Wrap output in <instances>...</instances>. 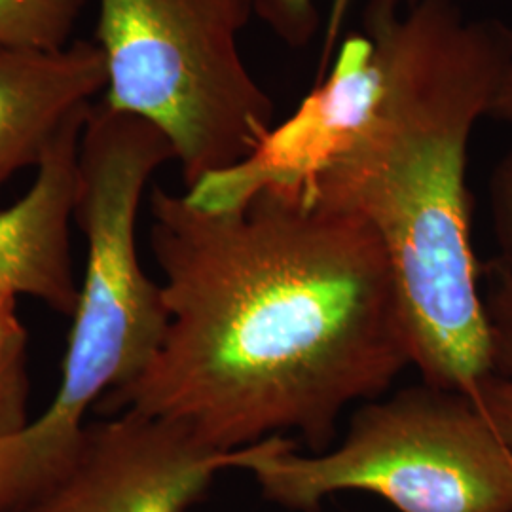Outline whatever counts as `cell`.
I'll use <instances>...</instances> for the list:
<instances>
[{
    "instance_id": "9",
    "label": "cell",
    "mask_w": 512,
    "mask_h": 512,
    "mask_svg": "<svg viewBox=\"0 0 512 512\" xmlns=\"http://www.w3.org/2000/svg\"><path fill=\"white\" fill-rule=\"evenodd\" d=\"M105 88L95 42L76 40L59 52L0 46V190L19 171L37 169L59 129Z\"/></svg>"
},
{
    "instance_id": "3",
    "label": "cell",
    "mask_w": 512,
    "mask_h": 512,
    "mask_svg": "<svg viewBox=\"0 0 512 512\" xmlns=\"http://www.w3.org/2000/svg\"><path fill=\"white\" fill-rule=\"evenodd\" d=\"M173 160L156 126L93 105L80 139L74 205L86 241L84 272L54 399L14 442L21 507L67 465L88 412L133 384L162 344L164 294L141 264L137 217L152 175Z\"/></svg>"
},
{
    "instance_id": "2",
    "label": "cell",
    "mask_w": 512,
    "mask_h": 512,
    "mask_svg": "<svg viewBox=\"0 0 512 512\" xmlns=\"http://www.w3.org/2000/svg\"><path fill=\"white\" fill-rule=\"evenodd\" d=\"M380 67L372 114L308 184L376 232L421 380L475 399L490 321L471 243L467 145L512 63V29L456 0H368Z\"/></svg>"
},
{
    "instance_id": "11",
    "label": "cell",
    "mask_w": 512,
    "mask_h": 512,
    "mask_svg": "<svg viewBox=\"0 0 512 512\" xmlns=\"http://www.w3.org/2000/svg\"><path fill=\"white\" fill-rule=\"evenodd\" d=\"M88 0H0V46L59 52L71 46Z\"/></svg>"
},
{
    "instance_id": "1",
    "label": "cell",
    "mask_w": 512,
    "mask_h": 512,
    "mask_svg": "<svg viewBox=\"0 0 512 512\" xmlns=\"http://www.w3.org/2000/svg\"><path fill=\"white\" fill-rule=\"evenodd\" d=\"M150 219L164 338L95 410L169 421L222 454L285 433L319 454L351 404L412 366L376 232L308 186H264L222 211L154 186Z\"/></svg>"
},
{
    "instance_id": "4",
    "label": "cell",
    "mask_w": 512,
    "mask_h": 512,
    "mask_svg": "<svg viewBox=\"0 0 512 512\" xmlns=\"http://www.w3.org/2000/svg\"><path fill=\"white\" fill-rule=\"evenodd\" d=\"M220 469L249 473L289 511L365 492L399 512H512L511 446L471 397L423 380L361 404L332 450L300 454L268 437L222 454Z\"/></svg>"
},
{
    "instance_id": "15",
    "label": "cell",
    "mask_w": 512,
    "mask_h": 512,
    "mask_svg": "<svg viewBox=\"0 0 512 512\" xmlns=\"http://www.w3.org/2000/svg\"><path fill=\"white\" fill-rule=\"evenodd\" d=\"M490 203L495 238L501 251L497 260L512 274V147L495 167L490 181Z\"/></svg>"
},
{
    "instance_id": "5",
    "label": "cell",
    "mask_w": 512,
    "mask_h": 512,
    "mask_svg": "<svg viewBox=\"0 0 512 512\" xmlns=\"http://www.w3.org/2000/svg\"><path fill=\"white\" fill-rule=\"evenodd\" d=\"M255 0H99L105 105L175 150L184 186L243 162L274 128V101L239 54Z\"/></svg>"
},
{
    "instance_id": "14",
    "label": "cell",
    "mask_w": 512,
    "mask_h": 512,
    "mask_svg": "<svg viewBox=\"0 0 512 512\" xmlns=\"http://www.w3.org/2000/svg\"><path fill=\"white\" fill-rule=\"evenodd\" d=\"M18 294L0 287V380L27 368V330L21 323Z\"/></svg>"
},
{
    "instance_id": "7",
    "label": "cell",
    "mask_w": 512,
    "mask_h": 512,
    "mask_svg": "<svg viewBox=\"0 0 512 512\" xmlns=\"http://www.w3.org/2000/svg\"><path fill=\"white\" fill-rule=\"evenodd\" d=\"M380 92V67L366 35L346 38L325 84L275 126L243 162L211 173L184 192L207 211L232 209L264 186H308L372 114Z\"/></svg>"
},
{
    "instance_id": "13",
    "label": "cell",
    "mask_w": 512,
    "mask_h": 512,
    "mask_svg": "<svg viewBox=\"0 0 512 512\" xmlns=\"http://www.w3.org/2000/svg\"><path fill=\"white\" fill-rule=\"evenodd\" d=\"M255 14L291 48H304L319 29L315 0H255Z\"/></svg>"
},
{
    "instance_id": "16",
    "label": "cell",
    "mask_w": 512,
    "mask_h": 512,
    "mask_svg": "<svg viewBox=\"0 0 512 512\" xmlns=\"http://www.w3.org/2000/svg\"><path fill=\"white\" fill-rule=\"evenodd\" d=\"M488 116L512 126V63L509 65L505 76H503L497 92H495L492 107L488 110Z\"/></svg>"
},
{
    "instance_id": "12",
    "label": "cell",
    "mask_w": 512,
    "mask_h": 512,
    "mask_svg": "<svg viewBox=\"0 0 512 512\" xmlns=\"http://www.w3.org/2000/svg\"><path fill=\"white\" fill-rule=\"evenodd\" d=\"M27 397V368L0 380V512H16L21 507L14 471V442L31 420Z\"/></svg>"
},
{
    "instance_id": "6",
    "label": "cell",
    "mask_w": 512,
    "mask_h": 512,
    "mask_svg": "<svg viewBox=\"0 0 512 512\" xmlns=\"http://www.w3.org/2000/svg\"><path fill=\"white\" fill-rule=\"evenodd\" d=\"M222 452L137 412L88 421L67 465L16 512H190Z\"/></svg>"
},
{
    "instance_id": "8",
    "label": "cell",
    "mask_w": 512,
    "mask_h": 512,
    "mask_svg": "<svg viewBox=\"0 0 512 512\" xmlns=\"http://www.w3.org/2000/svg\"><path fill=\"white\" fill-rule=\"evenodd\" d=\"M92 107L67 120L40 160L31 188L0 209V287L31 296L67 317L78 298L71 224L80 139Z\"/></svg>"
},
{
    "instance_id": "10",
    "label": "cell",
    "mask_w": 512,
    "mask_h": 512,
    "mask_svg": "<svg viewBox=\"0 0 512 512\" xmlns=\"http://www.w3.org/2000/svg\"><path fill=\"white\" fill-rule=\"evenodd\" d=\"M488 275L490 285L482 296L490 321L492 357L473 401L495 433L512 448V274L495 260Z\"/></svg>"
}]
</instances>
